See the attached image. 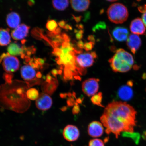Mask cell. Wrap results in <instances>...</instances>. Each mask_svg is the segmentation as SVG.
Masks as SVG:
<instances>
[{
    "label": "cell",
    "mask_w": 146,
    "mask_h": 146,
    "mask_svg": "<svg viewBox=\"0 0 146 146\" xmlns=\"http://www.w3.org/2000/svg\"><path fill=\"white\" fill-rule=\"evenodd\" d=\"M136 114L134 108L126 102L114 101L106 107L100 120L106 133H112L117 138L122 133L134 132Z\"/></svg>",
    "instance_id": "cell-1"
},
{
    "label": "cell",
    "mask_w": 146,
    "mask_h": 146,
    "mask_svg": "<svg viewBox=\"0 0 146 146\" xmlns=\"http://www.w3.org/2000/svg\"><path fill=\"white\" fill-rule=\"evenodd\" d=\"M60 44V47L54 43L52 45L54 47V54L57 63L63 69L64 79L66 81L81 79V76L86 72V69L80 68L76 63V55L81 52L73 48L69 42L68 36L65 34Z\"/></svg>",
    "instance_id": "cell-2"
},
{
    "label": "cell",
    "mask_w": 146,
    "mask_h": 146,
    "mask_svg": "<svg viewBox=\"0 0 146 146\" xmlns=\"http://www.w3.org/2000/svg\"><path fill=\"white\" fill-rule=\"evenodd\" d=\"M109 62L114 72L124 73L132 69L134 61L132 54L123 49H119L109 60Z\"/></svg>",
    "instance_id": "cell-3"
},
{
    "label": "cell",
    "mask_w": 146,
    "mask_h": 146,
    "mask_svg": "<svg viewBox=\"0 0 146 146\" xmlns=\"http://www.w3.org/2000/svg\"><path fill=\"white\" fill-rule=\"evenodd\" d=\"M107 15L109 20L116 24L125 22L129 17V12L125 5L120 3H113L109 7Z\"/></svg>",
    "instance_id": "cell-4"
},
{
    "label": "cell",
    "mask_w": 146,
    "mask_h": 146,
    "mask_svg": "<svg viewBox=\"0 0 146 146\" xmlns=\"http://www.w3.org/2000/svg\"><path fill=\"white\" fill-rule=\"evenodd\" d=\"M3 66L4 70L7 72L12 73L16 72L19 68L20 63L18 58L15 56L9 54H3Z\"/></svg>",
    "instance_id": "cell-5"
},
{
    "label": "cell",
    "mask_w": 146,
    "mask_h": 146,
    "mask_svg": "<svg viewBox=\"0 0 146 146\" xmlns=\"http://www.w3.org/2000/svg\"><path fill=\"white\" fill-rule=\"evenodd\" d=\"M97 57L95 52L78 54L76 55V63L80 68L86 69L87 67L92 66Z\"/></svg>",
    "instance_id": "cell-6"
},
{
    "label": "cell",
    "mask_w": 146,
    "mask_h": 146,
    "mask_svg": "<svg viewBox=\"0 0 146 146\" xmlns=\"http://www.w3.org/2000/svg\"><path fill=\"white\" fill-rule=\"evenodd\" d=\"M100 80L97 78H90L86 80L82 84L83 92L88 96H94L99 88Z\"/></svg>",
    "instance_id": "cell-7"
},
{
    "label": "cell",
    "mask_w": 146,
    "mask_h": 146,
    "mask_svg": "<svg viewBox=\"0 0 146 146\" xmlns=\"http://www.w3.org/2000/svg\"><path fill=\"white\" fill-rule=\"evenodd\" d=\"M63 135L66 140L69 142L76 141L80 136V133L78 128L72 125H68L64 129Z\"/></svg>",
    "instance_id": "cell-8"
},
{
    "label": "cell",
    "mask_w": 146,
    "mask_h": 146,
    "mask_svg": "<svg viewBox=\"0 0 146 146\" xmlns=\"http://www.w3.org/2000/svg\"><path fill=\"white\" fill-rule=\"evenodd\" d=\"M34 65L33 64H28L23 66L21 69V74L22 78L25 81H32L37 76L38 73L36 72Z\"/></svg>",
    "instance_id": "cell-9"
},
{
    "label": "cell",
    "mask_w": 146,
    "mask_h": 146,
    "mask_svg": "<svg viewBox=\"0 0 146 146\" xmlns=\"http://www.w3.org/2000/svg\"><path fill=\"white\" fill-rule=\"evenodd\" d=\"M52 98L48 95L44 93L39 95L36 102V107L42 111L48 110L52 107Z\"/></svg>",
    "instance_id": "cell-10"
},
{
    "label": "cell",
    "mask_w": 146,
    "mask_h": 146,
    "mask_svg": "<svg viewBox=\"0 0 146 146\" xmlns=\"http://www.w3.org/2000/svg\"><path fill=\"white\" fill-rule=\"evenodd\" d=\"M103 124L100 122L94 121L91 122L88 127V133L89 135L93 138L99 137L103 135L104 128Z\"/></svg>",
    "instance_id": "cell-11"
},
{
    "label": "cell",
    "mask_w": 146,
    "mask_h": 146,
    "mask_svg": "<svg viewBox=\"0 0 146 146\" xmlns=\"http://www.w3.org/2000/svg\"><path fill=\"white\" fill-rule=\"evenodd\" d=\"M29 29L30 27L26 25H20L12 31L11 34L12 37L15 40H21L27 36Z\"/></svg>",
    "instance_id": "cell-12"
},
{
    "label": "cell",
    "mask_w": 146,
    "mask_h": 146,
    "mask_svg": "<svg viewBox=\"0 0 146 146\" xmlns=\"http://www.w3.org/2000/svg\"><path fill=\"white\" fill-rule=\"evenodd\" d=\"M141 39L137 35L134 34H130L127 40V47L134 54H136L141 47Z\"/></svg>",
    "instance_id": "cell-13"
},
{
    "label": "cell",
    "mask_w": 146,
    "mask_h": 146,
    "mask_svg": "<svg viewBox=\"0 0 146 146\" xmlns=\"http://www.w3.org/2000/svg\"><path fill=\"white\" fill-rule=\"evenodd\" d=\"M130 29L133 34L140 35H143L146 32V28L141 18H137L131 22Z\"/></svg>",
    "instance_id": "cell-14"
},
{
    "label": "cell",
    "mask_w": 146,
    "mask_h": 146,
    "mask_svg": "<svg viewBox=\"0 0 146 146\" xmlns=\"http://www.w3.org/2000/svg\"><path fill=\"white\" fill-rule=\"evenodd\" d=\"M71 6L76 12H82L86 11L90 4V0H70Z\"/></svg>",
    "instance_id": "cell-15"
},
{
    "label": "cell",
    "mask_w": 146,
    "mask_h": 146,
    "mask_svg": "<svg viewBox=\"0 0 146 146\" xmlns=\"http://www.w3.org/2000/svg\"><path fill=\"white\" fill-rule=\"evenodd\" d=\"M112 34L115 39L118 41H126L129 37L128 31L125 27H116L113 31Z\"/></svg>",
    "instance_id": "cell-16"
},
{
    "label": "cell",
    "mask_w": 146,
    "mask_h": 146,
    "mask_svg": "<svg viewBox=\"0 0 146 146\" xmlns=\"http://www.w3.org/2000/svg\"><path fill=\"white\" fill-rule=\"evenodd\" d=\"M133 95L132 89L130 85H124L120 87L118 91V96L120 99L123 100H129Z\"/></svg>",
    "instance_id": "cell-17"
},
{
    "label": "cell",
    "mask_w": 146,
    "mask_h": 146,
    "mask_svg": "<svg viewBox=\"0 0 146 146\" xmlns=\"http://www.w3.org/2000/svg\"><path fill=\"white\" fill-rule=\"evenodd\" d=\"M6 21L9 27L15 29L20 25L21 18L17 13L11 12L7 15Z\"/></svg>",
    "instance_id": "cell-18"
},
{
    "label": "cell",
    "mask_w": 146,
    "mask_h": 146,
    "mask_svg": "<svg viewBox=\"0 0 146 146\" xmlns=\"http://www.w3.org/2000/svg\"><path fill=\"white\" fill-rule=\"evenodd\" d=\"M24 51L22 47L16 43L11 44L8 48V54L14 56H21V57H24Z\"/></svg>",
    "instance_id": "cell-19"
},
{
    "label": "cell",
    "mask_w": 146,
    "mask_h": 146,
    "mask_svg": "<svg viewBox=\"0 0 146 146\" xmlns=\"http://www.w3.org/2000/svg\"><path fill=\"white\" fill-rule=\"evenodd\" d=\"M11 36L7 29L0 28V46H6L10 43Z\"/></svg>",
    "instance_id": "cell-20"
},
{
    "label": "cell",
    "mask_w": 146,
    "mask_h": 146,
    "mask_svg": "<svg viewBox=\"0 0 146 146\" xmlns=\"http://www.w3.org/2000/svg\"><path fill=\"white\" fill-rule=\"evenodd\" d=\"M52 5L56 10L62 11L68 7L69 1V0H52Z\"/></svg>",
    "instance_id": "cell-21"
},
{
    "label": "cell",
    "mask_w": 146,
    "mask_h": 146,
    "mask_svg": "<svg viewBox=\"0 0 146 146\" xmlns=\"http://www.w3.org/2000/svg\"><path fill=\"white\" fill-rule=\"evenodd\" d=\"M26 95L27 98L31 100H36L39 96L38 91L33 88L29 89L27 91Z\"/></svg>",
    "instance_id": "cell-22"
},
{
    "label": "cell",
    "mask_w": 146,
    "mask_h": 146,
    "mask_svg": "<svg viewBox=\"0 0 146 146\" xmlns=\"http://www.w3.org/2000/svg\"><path fill=\"white\" fill-rule=\"evenodd\" d=\"M102 93L99 92L92 96L91 98V101L94 105L103 107V106L102 104Z\"/></svg>",
    "instance_id": "cell-23"
},
{
    "label": "cell",
    "mask_w": 146,
    "mask_h": 146,
    "mask_svg": "<svg viewBox=\"0 0 146 146\" xmlns=\"http://www.w3.org/2000/svg\"><path fill=\"white\" fill-rule=\"evenodd\" d=\"M122 135L124 137L132 138L136 144L138 143L139 141L140 135L138 133L125 132L123 133Z\"/></svg>",
    "instance_id": "cell-24"
},
{
    "label": "cell",
    "mask_w": 146,
    "mask_h": 146,
    "mask_svg": "<svg viewBox=\"0 0 146 146\" xmlns=\"http://www.w3.org/2000/svg\"><path fill=\"white\" fill-rule=\"evenodd\" d=\"M46 27L50 31L54 32L57 30L58 24L54 20H50L46 23Z\"/></svg>",
    "instance_id": "cell-25"
},
{
    "label": "cell",
    "mask_w": 146,
    "mask_h": 146,
    "mask_svg": "<svg viewBox=\"0 0 146 146\" xmlns=\"http://www.w3.org/2000/svg\"><path fill=\"white\" fill-rule=\"evenodd\" d=\"M88 146H105V145L103 140L96 138L90 140Z\"/></svg>",
    "instance_id": "cell-26"
},
{
    "label": "cell",
    "mask_w": 146,
    "mask_h": 146,
    "mask_svg": "<svg viewBox=\"0 0 146 146\" xmlns=\"http://www.w3.org/2000/svg\"><path fill=\"white\" fill-rule=\"evenodd\" d=\"M139 11L142 13V20L146 28V5L138 7Z\"/></svg>",
    "instance_id": "cell-27"
},
{
    "label": "cell",
    "mask_w": 146,
    "mask_h": 146,
    "mask_svg": "<svg viewBox=\"0 0 146 146\" xmlns=\"http://www.w3.org/2000/svg\"><path fill=\"white\" fill-rule=\"evenodd\" d=\"M92 43L90 42L85 44V45H84L83 48L87 51H89L92 49Z\"/></svg>",
    "instance_id": "cell-28"
},
{
    "label": "cell",
    "mask_w": 146,
    "mask_h": 146,
    "mask_svg": "<svg viewBox=\"0 0 146 146\" xmlns=\"http://www.w3.org/2000/svg\"><path fill=\"white\" fill-rule=\"evenodd\" d=\"M79 108L78 106H76L75 107H74V109H73V113L75 114H78L79 111Z\"/></svg>",
    "instance_id": "cell-29"
},
{
    "label": "cell",
    "mask_w": 146,
    "mask_h": 146,
    "mask_svg": "<svg viewBox=\"0 0 146 146\" xmlns=\"http://www.w3.org/2000/svg\"><path fill=\"white\" fill-rule=\"evenodd\" d=\"M143 137V138L146 140V131L144 132Z\"/></svg>",
    "instance_id": "cell-30"
},
{
    "label": "cell",
    "mask_w": 146,
    "mask_h": 146,
    "mask_svg": "<svg viewBox=\"0 0 146 146\" xmlns=\"http://www.w3.org/2000/svg\"><path fill=\"white\" fill-rule=\"evenodd\" d=\"M106 1L109 2H115L116 1H117V0H106Z\"/></svg>",
    "instance_id": "cell-31"
}]
</instances>
